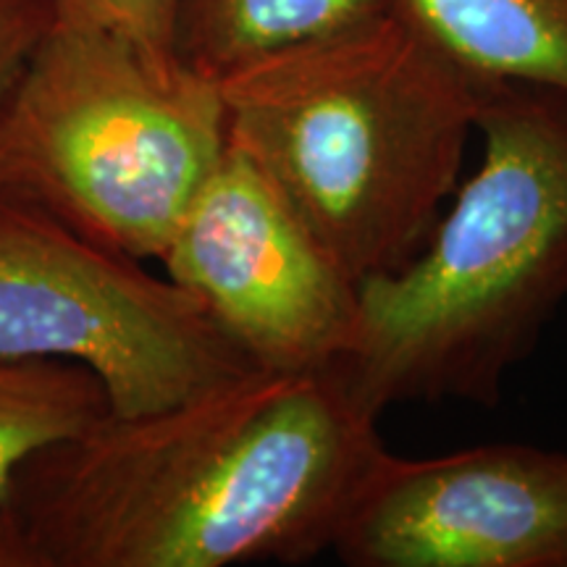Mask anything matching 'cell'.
Masks as SVG:
<instances>
[{
  "instance_id": "6da1fadb",
  "label": "cell",
  "mask_w": 567,
  "mask_h": 567,
  "mask_svg": "<svg viewBox=\"0 0 567 567\" xmlns=\"http://www.w3.org/2000/svg\"><path fill=\"white\" fill-rule=\"evenodd\" d=\"M334 368L250 371L32 455L0 499V567H231L331 551L384 455Z\"/></svg>"
},
{
  "instance_id": "7a4b0ae2",
  "label": "cell",
  "mask_w": 567,
  "mask_h": 567,
  "mask_svg": "<svg viewBox=\"0 0 567 567\" xmlns=\"http://www.w3.org/2000/svg\"><path fill=\"white\" fill-rule=\"evenodd\" d=\"M481 155L405 266L360 284L334 365L368 415L400 402L494 405L567 300V97L486 84Z\"/></svg>"
},
{
  "instance_id": "3957f363",
  "label": "cell",
  "mask_w": 567,
  "mask_h": 567,
  "mask_svg": "<svg viewBox=\"0 0 567 567\" xmlns=\"http://www.w3.org/2000/svg\"><path fill=\"white\" fill-rule=\"evenodd\" d=\"M218 84L231 145L358 284L421 250L463 179L486 90L396 13Z\"/></svg>"
},
{
  "instance_id": "277c9868",
  "label": "cell",
  "mask_w": 567,
  "mask_h": 567,
  "mask_svg": "<svg viewBox=\"0 0 567 567\" xmlns=\"http://www.w3.org/2000/svg\"><path fill=\"white\" fill-rule=\"evenodd\" d=\"M226 145L216 80L126 34L55 24L0 105V187L161 260Z\"/></svg>"
},
{
  "instance_id": "5b68a950",
  "label": "cell",
  "mask_w": 567,
  "mask_h": 567,
  "mask_svg": "<svg viewBox=\"0 0 567 567\" xmlns=\"http://www.w3.org/2000/svg\"><path fill=\"white\" fill-rule=\"evenodd\" d=\"M0 358L90 368L111 415L172 408L255 368L187 289L0 187Z\"/></svg>"
},
{
  "instance_id": "8992f818",
  "label": "cell",
  "mask_w": 567,
  "mask_h": 567,
  "mask_svg": "<svg viewBox=\"0 0 567 567\" xmlns=\"http://www.w3.org/2000/svg\"><path fill=\"white\" fill-rule=\"evenodd\" d=\"M161 264L255 368L321 371L350 350L360 284L231 142Z\"/></svg>"
},
{
  "instance_id": "52a82bcc",
  "label": "cell",
  "mask_w": 567,
  "mask_h": 567,
  "mask_svg": "<svg viewBox=\"0 0 567 567\" xmlns=\"http://www.w3.org/2000/svg\"><path fill=\"white\" fill-rule=\"evenodd\" d=\"M331 551L352 567H567V455L484 444L375 460Z\"/></svg>"
},
{
  "instance_id": "ba28073f",
  "label": "cell",
  "mask_w": 567,
  "mask_h": 567,
  "mask_svg": "<svg viewBox=\"0 0 567 567\" xmlns=\"http://www.w3.org/2000/svg\"><path fill=\"white\" fill-rule=\"evenodd\" d=\"M394 13L481 84L567 97V0H392Z\"/></svg>"
},
{
  "instance_id": "9c48e42d",
  "label": "cell",
  "mask_w": 567,
  "mask_h": 567,
  "mask_svg": "<svg viewBox=\"0 0 567 567\" xmlns=\"http://www.w3.org/2000/svg\"><path fill=\"white\" fill-rule=\"evenodd\" d=\"M392 13V0H179L174 53L197 74L221 82L268 55Z\"/></svg>"
},
{
  "instance_id": "30bf717a",
  "label": "cell",
  "mask_w": 567,
  "mask_h": 567,
  "mask_svg": "<svg viewBox=\"0 0 567 567\" xmlns=\"http://www.w3.org/2000/svg\"><path fill=\"white\" fill-rule=\"evenodd\" d=\"M111 413L95 373L59 358H0V499L45 446L90 431Z\"/></svg>"
},
{
  "instance_id": "8fae6325",
  "label": "cell",
  "mask_w": 567,
  "mask_h": 567,
  "mask_svg": "<svg viewBox=\"0 0 567 567\" xmlns=\"http://www.w3.org/2000/svg\"><path fill=\"white\" fill-rule=\"evenodd\" d=\"M176 3L179 0H53L55 24L111 30L158 53H174Z\"/></svg>"
},
{
  "instance_id": "7c38bea8",
  "label": "cell",
  "mask_w": 567,
  "mask_h": 567,
  "mask_svg": "<svg viewBox=\"0 0 567 567\" xmlns=\"http://www.w3.org/2000/svg\"><path fill=\"white\" fill-rule=\"evenodd\" d=\"M53 27V0H0V105Z\"/></svg>"
}]
</instances>
